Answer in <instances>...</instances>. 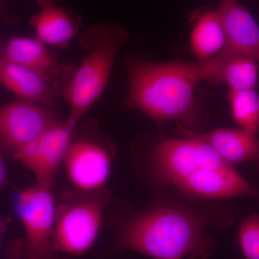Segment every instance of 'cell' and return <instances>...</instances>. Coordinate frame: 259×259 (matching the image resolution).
Returning a JSON list of instances; mask_svg holds the SVG:
<instances>
[{
    "mask_svg": "<svg viewBox=\"0 0 259 259\" xmlns=\"http://www.w3.org/2000/svg\"><path fill=\"white\" fill-rule=\"evenodd\" d=\"M3 231H4V224L0 221V238H1V234Z\"/></svg>",
    "mask_w": 259,
    "mask_h": 259,
    "instance_id": "obj_23",
    "label": "cell"
},
{
    "mask_svg": "<svg viewBox=\"0 0 259 259\" xmlns=\"http://www.w3.org/2000/svg\"><path fill=\"white\" fill-rule=\"evenodd\" d=\"M110 197L103 190L65 194L56 206L52 252L77 256L87 253L98 237Z\"/></svg>",
    "mask_w": 259,
    "mask_h": 259,
    "instance_id": "obj_4",
    "label": "cell"
},
{
    "mask_svg": "<svg viewBox=\"0 0 259 259\" xmlns=\"http://www.w3.org/2000/svg\"><path fill=\"white\" fill-rule=\"evenodd\" d=\"M111 155L96 139L71 140L65 158L66 174L76 190L93 192L103 190L111 170Z\"/></svg>",
    "mask_w": 259,
    "mask_h": 259,
    "instance_id": "obj_9",
    "label": "cell"
},
{
    "mask_svg": "<svg viewBox=\"0 0 259 259\" xmlns=\"http://www.w3.org/2000/svg\"><path fill=\"white\" fill-rule=\"evenodd\" d=\"M74 128L67 121H59L13 154L34 174L36 183L51 188L56 172L64 163Z\"/></svg>",
    "mask_w": 259,
    "mask_h": 259,
    "instance_id": "obj_8",
    "label": "cell"
},
{
    "mask_svg": "<svg viewBox=\"0 0 259 259\" xmlns=\"http://www.w3.org/2000/svg\"><path fill=\"white\" fill-rule=\"evenodd\" d=\"M127 37L124 29L110 23L95 25L81 35L82 46L88 51L64 93L70 107L66 121L74 127L105 91L116 54Z\"/></svg>",
    "mask_w": 259,
    "mask_h": 259,
    "instance_id": "obj_3",
    "label": "cell"
},
{
    "mask_svg": "<svg viewBox=\"0 0 259 259\" xmlns=\"http://www.w3.org/2000/svg\"><path fill=\"white\" fill-rule=\"evenodd\" d=\"M0 15L7 21H12L13 18L10 17L5 8V0H0Z\"/></svg>",
    "mask_w": 259,
    "mask_h": 259,
    "instance_id": "obj_22",
    "label": "cell"
},
{
    "mask_svg": "<svg viewBox=\"0 0 259 259\" xmlns=\"http://www.w3.org/2000/svg\"><path fill=\"white\" fill-rule=\"evenodd\" d=\"M49 259H57V258H49Z\"/></svg>",
    "mask_w": 259,
    "mask_h": 259,
    "instance_id": "obj_24",
    "label": "cell"
},
{
    "mask_svg": "<svg viewBox=\"0 0 259 259\" xmlns=\"http://www.w3.org/2000/svg\"><path fill=\"white\" fill-rule=\"evenodd\" d=\"M35 37L50 47L64 49L77 35L79 18L57 6L44 8L30 19Z\"/></svg>",
    "mask_w": 259,
    "mask_h": 259,
    "instance_id": "obj_15",
    "label": "cell"
},
{
    "mask_svg": "<svg viewBox=\"0 0 259 259\" xmlns=\"http://www.w3.org/2000/svg\"><path fill=\"white\" fill-rule=\"evenodd\" d=\"M15 207L25 228L27 258H52L56 205L51 187L36 183L20 191Z\"/></svg>",
    "mask_w": 259,
    "mask_h": 259,
    "instance_id": "obj_6",
    "label": "cell"
},
{
    "mask_svg": "<svg viewBox=\"0 0 259 259\" xmlns=\"http://www.w3.org/2000/svg\"><path fill=\"white\" fill-rule=\"evenodd\" d=\"M187 193L205 198L253 196L256 191L234 167L221 170H197L174 185Z\"/></svg>",
    "mask_w": 259,
    "mask_h": 259,
    "instance_id": "obj_13",
    "label": "cell"
},
{
    "mask_svg": "<svg viewBox=\"0 0 259 259\" xmlns=\"http://www.w3.org/2000/svg\"><path fill=\"white\" fill-rule=\"evenodd\" d=\"M128 95L125 105L155 122L197 121L196 86L202 80L199 63L165 64L136 61L127 65Z\"/></svg>",
    "mask_w": 259,
    "mask_h": 259,
    "instance_id": "obj_2",
    "label": "cell"
},
{
    "mask_svg": "<svg viewBox=\"0 0 259 259\" xmlns=\"http://www.w3.org/2000/svg\"><path fill=\"white\" fill-rule=\"evenodd\" d=\"M33 1L40 7V9L57 6L56 0H33Z\"/></svg>",
    "mask_w": 259,
    "mask_h": 259,
    "instance_id": "obj_21",
    "label": "cell"
},
{
    "mask_svg": "<svg viewBox=\"0 0 259 259\" xmlns=\"http://www.w3.org/2000/svg\"><path fill=\"white\" fill-rule=\"evenodd\" d=\"M0 83L23 100L53 107L66 86L35 70L15 64L0 56Z\"/></svg>",
    "mask_w": 259,
    "mask_h": 259,
    "instance_id": "obj_10",
    "label": "cell"
},
{
    "mask_svg": "<svg viewBox=\"0 0 259 259\" xmlns=\"http://www.w3.org/2000/svg\"><path fill=\"white\" fill-rule=\"evenodd\" d=\"M215 10L226 32L225 49L259 66V24L251 13L238 0H221Z\"/></svg>",
    "mask_w": 259,
    "mask_h": 259,
    "instance_id": "obj_11",
    "label": "cell"
},
{
    "mask_svg": "<svg viewBox=\"0 0 259 259\" xmlns=\"http://www.w3.org/2000/svg\"><path fill=\"white\" fill-rule=\"evenodd\" d=\"M199 65L202 80L212 85L226 83L230 91L255 90L258 87V64L227 49Z\"/></svg>",
    "mask_w": 259,
    "mask_h": 259,
    "instance_id": "obj_14",
    "label": "cell"
},
{
    "mask_svg": "<svg viewBox=\"0 0 259 259\" xmlns=\"http://www.w3.org/2000/svg\"><path fill=\"white\" fill-rule=\"evenodd\" d=\"M228 100L233 118L241 129L259 133V93L255 90L230 91Z\"/></svg>",
    "mask_w": 259,
    "mask_h": 259,
    "instance_id": "obj_18",
    "label": "cell"
},
{
    "mask_svg": "<svg viewBox=\"0 0 259 259\" xmlns=\"http://www.w3.org/2000/svg\"><path fill=\"white\" fill-rule=\"evenodd\" d=\"M191 50L199 62L209 61L226 47V35L216 10H202L194 18Z\"/></svg>",
    "mask_w": 259,
    "mask_h": 259,
    "instance_id": "obj_17",
    "label": "cell"
},
{
    "mask_svg": "<svg viewBox=\"0 0 259 259\" xmlns=\"http://www.w3.org/2000/svg\"><path fill=\"white\" fill-rule=\"evenodd\" d=\"M152 166L158 181L174 185L197 170L227 169L233 165L200 135L188 134L157 145L152 153Z\"/></svg>",
    "mask_w": 259,
    "mask_h": 259,
    "instance_id": "obj_5",
    "label": "cell"
},
{
    "mask_svg": "<svg viewBox=\"0 0 259 259\" xmlns=\"http://www.w3.org/2000/svg\"><path fill=\"white\" fill-rule=\"evenodd\" d=\"M59 121L50 107L15 100L0 107V146L13 154Z\"/></svg>",
    "mask_w": 259,
    "mask_h": 259,
    "instance_id": "obj_7",
    "label": "cell"
},
{
    "mask_svg": "<svg viewBox=\"0 0 259 259\" xmlns=\"http://www.w3.org/2000/svg\"><path fill=\"white\" fill-rule=\"evenodd\" d=\"M238 244L245 259H259V214L248 216L240 225Z\"/></svg>",
    "mask_w": 259,
    "mask_h": 259,
    "instance_id": "obj_19",
    "label": "cell"
},
{
    "mask_svg": "<svg viewBox=\"0 0 259 259\" xmlns=\"http://www.w3.org/2000/svg\"><path fill=\"white\" fill-rule=\"evenodd\" d=\"M0 56L12 61L35 70L48 77L67 86L74 69L59 64L48 47L36 37H10L2 49Z\"/></svg>",
    "mask_w": 259,
    "mask_h": 259,
    "instance_id": "obj_12",
    "label": "cell"
},
{
    "mask_svg": "<svg viewBox=\"0 0 259 259\" xmlns=\"http://www.w3.org/2000/svg\"><path fill=\"white\" fill-rule=\"evenodd\" d=\"M200 136L230 163L252 162L259 171L258 135L243 129L221 128Z\"/></svg>",
    "mask_w": 259,
    "mask_h": 259,
    "instance_id": "obj_16",
    "label": "cell"
},
{
    "mask_svg": "<svg viewBox=\"0 0 259 259\" xmlns=\"http://www.w3.org/2000/svg\"><path fill=\"white\" fill-rule=\"evenodd\" d=\"M209 226L226 228L209 213L178 207L153 209L126 223L115 248L134 250L153 259H208L214 250Z\"/></svg>",
    "mask_w": 259,
    "mask_h": 259,
    "instance_id": "obj_1",
    "label": "cell"
},
{
    "mask_svg": "<svg viewBox=\"0 0 259 259\" xmlns=\"http://www.w3.org/2000/svg\"><path fill=\"white\" fill-rule=\"evenodd\" d=\"M6 153V151L0 146V187L5 185L8 182L6 162H5V153Z\"/></svg>",
    "mask_w": 259,
    "mask_h": 259,
    "instance_id": "obj_20",
    "label": "cell"
}]
</instances>
